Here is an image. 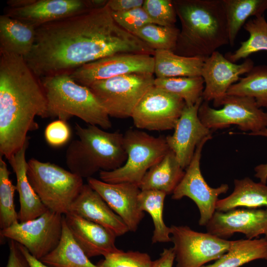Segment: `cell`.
Returning <instances> with one entry per match:
<instances>
[{
    "mask_svg": "<svg viewBox=\"0 0 267 267\" xmlns=\"http://www.w3.org/2000/svg\"><path fill=\"white\" fill-rule=\"evenodd\" d=\"M154 52L121 27L106 5L37 27L33 49L24 59L40 79L70 75L85 64L116 53Z\"/></svg>",
    "mask_w": 267,
    "mask_h": 267,
    "instance_id": "1",
    "label": "cell"
},
{
    "mask_svg": "<svg viewBox=\"0 0 267 267\" xmlns=\"http://www.w3.org/2000/svg\"><path fill=\"white\" fill-rule=\"evenodd\" d=\"M48 118L41 80L24 58L0 54V155L8 160L25 144L30 131L38 129L35 117Z\"/></svg>",
    "mask_w": 267,
    "mask_h": 267,
    "instance_id": "2",
    "label": "cell"
},
{
    "mask_svg": "<svg viewBox=\"0 0 267 267\" xmlns=\"http://www.w3.org/2000/svg\"><path fill=\"white\" fill-rule=\"evenodd\" d=\"M172 1L181 27L175 53L207 58L219 47L229 44L222 0Z\"/></svg>",
    "mask_w": 267,
    "mask_h": 267,
    "instance_id": "3",
    "label": "cell"
},
{
    "mask_svg": "<svg viewBox=\"0 0 267 267\" xmlns=\"http://www.w3.org/2000/svg\"><path fill=\"white\" fill-rule=\"evenodd\" d=\"M75 130L79 138L70 143L65 155L66 164L72 173L88 178L99 171H113L125 164L127 155L124 134L78 124Z\"/></svg>",
    "mask_w": 267,
    "mask_h": 267,
    "instance_id": "4",
    "label": "cell"
},
{
    "mask_svg": "<svg viewBox=\"0 0 267 267\" xmlns=\"http://www.w3.org/2000/svg\"><path fill=\"white\" fill-rule=\"evenodd\" d=\"M47 101L48 115L64 121L77 117L89 125L107 130L112 127L110 116L87 87L69 74L40 78Z\"/></svg>",
    "mask_w": 267,
    "mask_h": 267,
    "instance_id": "5",
    "label": "cell"
},
{
    "mask_svg": "<svg viewBox=\"0 0 267 267\" xmlns=\"http://www.w3.org/2000/svg\"><path fill=\"white\" fill-rule=\"evenodd\" d=\"M27 175L44 205L63 215L70 212L84 184L80 176L56 164L35 158L27 161Z\"/></svg>",
    "mask_w": 267,
    "mask_h": 267,
    "instance_id": "6",
    "label": "cell"
},
{
    "mask_svg": "<svg viewBox=\"0 0 267 267\" xmlns=\"http://www.w3.org/2000/svg\"><path fill=\"white\" fill-rule=\"evenodd\" d=\"M127 158L121 167L99 172L100 180L108 183L130 182L138 185L149 169L170 150L165 136L155 137L143 131L129 129L124 134Z\"/></svg>",
    "mask_w": 267,
    "mask_h": 267,
    "instance_id": "7",
    "label": "cell"
},
{
    "mask_svg": "<svg viewBox=\"0 0 267 267\" xmlns=\"http://www.w3.org/2000/svg\"><path fill=\"white\" fill-rule=\"evenodd\" d=\"M153 74L135 73L95 81L87 87L110 117H131L136 106L154 86Z\"/></svg>",
    "mask_w": 267,
    "mask_h": 267,
    "instance_id": "8",
    "label": "cell"
},
{
    "mask_svg": "<svg viewBox=\"0 0 267 267\" xmlns=\"http://www.w3.org/2000/svg\"><path fill=\"white\" fill-rule=\"evenodd\" d=\"M216 109L208 102L203 101L198 110L202 123L209 130L222 129L235 125L243 131H250L253 135L267 128V113L257 105L252 97L226 95Z\"/></svg>",
    "mask_w": 267,
    "mask_h": 267,
    "instance_id": "9",
    "label": "cell"
},
{
    "mask_svg": "<svg viewBox=\"0 0 267 267\" xmlns=\"http://www.w3.org/2000/svg\"><path fill=\"white\" fill-rule=\"evenodd\" d=\"M63 217V215L47 209L35 219L19 222L0 229V236L24 246L40 260L58 245L62 234Z\"/></svg>",
    "mask_w": 267,
    "mask_h": 267,
    "instance_id": "10",
    "label": "cell"
},
{
    "mask_svg": "<svg viewBox=\"0 0 267 267\" xmlns=\"http://www.w3.org/2000/svg\"><path fill=\"white\" fill-rule=\"evenodd\" d=\"M170 227L176 267H201L220 258L232 243V241L197 232L187 226L172 225Z\"/></svg>",
    "mask_w": 267,
    "mask_h": 267,
    "instance_id": "11",
    "label": "cell"
},
{
    "mask_svg": "<svg viewBox=\"0 0 267 267\" xmlns=\"http://www.w3.org/2000/svg\"><path fill=\"white\" fill-rule=\"evenodd\" d=\"M211 138L212 136H208L198 144L184 176L172 196L174 200L187 197L195 202L200 212L199 224L201 226L207 224L216 211L219 195L225 193L229 188L226 184H222L217 188L211 187L202 175L200 162L202 148Z\"/></svg>",
    "mask_w": 267,
    "mask_h": 267,
    "instance_id": "12",
    "label": "cell"
},
{
    "mask_svg": "<svg viewBox=\"0 0 267 267\" xmlns=\"http://www.w3.org/2000/svg\"><path fill=\"white\" fill-rule=\"evenodd\" d=\"M185 105L182 99L154 86L138 103L131 118L134 126L139 129L172 130Z\"/></svg>",
    "mask_w": 267,
    "mask_h": 267,
    "instance_id": "13",
    "label": "cell"
},
{
    "mask_svg": "<svg viewBox=\"0 0 267 267\" xmlns=\"http://www.w3.org/2000/svg\"><path fill=\"white\" fill-rule=\"evenodd\" d=\"M153 56L136 53H119L85 64L70 76L87 86L99 80L135 73L154 74Z\"/></svg>",
    "mask_w": 267,
    "mask_h": 267,
    "instance_id": "14",
    "label": "cell"
},
{
    "mask_svg": "<svg viewBox=\"0 0 267 267\" xmlns=\"http://www.w3.org/2000/svg\"><path fill=\"white\" fill-rule=\"evenodd\" d=\"M254 66L250 58L236 64L219 51L214 52L206 58L202 69L201 76L204 82L203 101H212L215 107L220 106L229 88L239 80L241 75L246 74Z\"/></svg>",
    "mask_w": 267,
    "mask_h": 267,
    "instance_id": "15",
    "label": "cell"
},
{
    "mask_svg": "<svg viewBox=\"0 0 267 267\" xmlns=\"http://www.w3.org/2000/svg\"><path fill=\"white\" fill-rule=\"evenodd\" d=\"M206 227L207 232L222 239L235 233H243L249 239L261 235L267 237V208L216 211Z\"/></svg>",
    "mask_w": 267,
    "mask_h": 267,
    "instance_id": "16",
    "label": "cell"
},
{
    "mask_svg": "<svg viewBox=\"0 0 267 267\" xmlns=\"http://www.w3.org/2000/svg\"><path fill=\"white\" fill-rule=\"evenodd\" d=\"M202 97L193 105H185L174 128V134L166 137L169 148L175 154L183 169L189 165L198 144L204 138L212 136L198 117Z\"/></svg>",
    "mask_w": 267,
    "mask_h": 267,
    "instance_id": "17",
    "label": "cell"
},
{
    "mask_svg": "<svg viewBox=\"0 0 267 267\" xmlns=\"http://www.w3.org/2000/svg\"><path fill=\"white\" fill-rule=\"evenodd\" d=\"M88 184L96 191L112 210L123 220L129 231H135L144 216L138 205L141 191L137 184L110 183L91 177Z\"/></svg>",
    "mask_w": 267,
    "mask_h": 267,
    "instance_id": "18",
    "label": "cell"
},
{
    "mask_svg": "<svg viewBox=\"0 0 267 267\" xmlns=\"http://www.w3.org/2000/svg\"><path fill=\"white\" fill-rule=\"evenodd\" d=\"M94 8L92 0H34L23 7H8L4 14L37 28Z\"/></svg>",
    "mask_w": 267,
    "mask_h": 267,
    "instance_id": "19",
    "label": "cell"
},
{
    "mask_svg": "<svg viewBox=\"0 0 267 267\" xmlns=\"http://www.w3.org/2000/svg\"><path fill=\"white\" fill-rule=\"evenodd\" d=\"M64 217L73 238L89 258L120 251L110 230L71 212Z\"/></svg>",
    "mask_w": 267,
    "mask_h": 267,
    "instance_id": "20",
    "label": "cell"
},
{
    "mask_svg": "<svg viewBox=\"0 0 267 267\" xmlns=\"http://www.w3.org/2000/svg\"><path fill=\"white\" fill-rule=\"evenodd\" d=\"M70 212L104 227L116 237L123 235L129 231L120 217L88 184H84L73 202Z\"/></svg>",
    "mask_w": 267,
    "mask_h": 267,
    "instance_id": "21",
    "label": "cell"
},
{
    "mask_svg": "<svg viewBox=\"0 0 267 267\" xmlns=\"http://www.w3.org/2000/svg\"><path fill=\"white\" fill-rule=\"evenodd\" d=\"M28 145L29 140L8 160L16 178V190L20 202L18 213L19 222L35 219L48 209L34 190L27 177L26 152Z\"/></svg>",
    "mask_w": 267,
    "mask_h": 267,
    "instance_id": "22",
    "label": "cell"
},
{
    "mask_svg": "<svg viewBox=\"0 0 267 267\" xmlns=\"http://www.w3.org/2000/svg\"><path fill=\"white\" fill-rule=\"evenodd\" d=\"M36 28L5 14L0 16V54H14L26 58L31 52Z\"/></svg>",
    "mask_w": 267,
    "mask_h": 267,
    "instance_id": "23",
    "label": "cell"
},
{
    "mask_svg": "<svg viewBox=\"0 0 267 267\" xmlns=\"http://www.w3.org/2000/svg\"><path fill=\"white\" fill-rule=\"evenodd\" d=\"M171 149L159 162L151 167L138 184L141 190H154L167 195L173 193L185 172Z\"/></svg>",
    "mask_w": 267,
    "mask_h": 267,
    "instance_id": "24",
    "label": "cell"
},
{
    "mask_svg": "<svg viewBox=\"0 0 267 267\" xmlns=\"http://www.w3.org/2000/svg\"><path fill=\"white\" fill-rule=\"evenodd\" d=\"M233 191L228 196L219 199L216 211L226 212L238 207L267 208V185L255 182L249 178L235 179Z\"/></svg>",
    "mask_w": 267,
    "mask_h": 267,
    "instance_id": "25",
    "label": "cell"
},
{
    "mask_svg": "<svg viewBox=\"0 0 267 267\" xmlns=\"http://www.w3.org/2000/svg\"><path fill=\"white\" fill-rule=\"evenodd\" d=\"M153 57L156 78L201 76L206 58L183 56L167 50H156Z\"/></svg>",
    "mask_w": 267,
    "mask_h": 267,
    "instance_id": "26",
    "label": "cell"
},
{
    "mask_svg": "<svg viewBox=\"0 0 267 267\" xmlns=\"http://www.w3.org/2000/svg\"><path fill=\"white\" fill-rule=\"evenodd\" d=\"M52 267H99L92 263L73 238L64 215L63 230L57 247L40 260Z\"/></svg>",
    "mask_w": 267,
    "mask_h": 267,
    "instance_id": "27",
    "label": "cell"
},
{
    "mask_svg": "<svg viewBox=\"0 0 267 267\" xmlns=\"http://www.w3.org/2000/svg\"><path fill=\"white\" fill-rule=\"evenodd\" d=\"M267 260V237L232 241L228 251L213 264L201 267H239L251 261Z\"/></svg>",
    "mask_w": 267,
    "mask_h": 267,
    "instance_id": "28",
    "label": "cell"
},
{
    "mask_svg": "<svg viewBox=\"0 0 267 267\" xmlns=\"http://www.w3.org/2000/svg\"><path fill=\"white\" fill-rule=\"evenodd\" d=\"M222 2L231 46L245 23L252 17L264 15L267 10V0H222Z\"/></svg>",
    "mask_w": 267,
    "mask_h": 267,
    "instance_id": "29",
    "label": "cell"
},
{
    "mask_svg": "<svg viewBox=\"0 0 267 267\" xmlns=\"http://www.w3.org/2000/svg\"><path fill=\"white\" fill-rule=\"evenodd\" d=\"M166 194L154 190H141L138 196V205L143 212L151 216L154 226L152 243L171 241L170 227L165 223L163 218L164 203Z\"/></svg>",
    "mask_w": 267,
    "mask_h": 267,
    "instance_id": "30",
    "label": "cell"
},
{
    "mask_svg": "<svg viewBox=\"0 0 267 267\" xmlns=\"http://www.w3.org/2000/svg\"><path fill=\"white\" fill-rule=\"evenodd\" d=\"M227 95L252 97L259 108H267V65L254 66L229 88Z\"/></svg>",
    "mask_w": 267,
    "mask_h": 267,
    "instance_id": "31",
    "label": "cell"
},
{
    "mask_svg": "<svg viewBox=\"0 0 267 267\" xmlns=\"http://www.w3.org/2000/svg\"><path fill=\"white\" fill-rule=\"evenodd\" d=\"M243 27L249 33V38L241 42L240 46L235 51L224 55L233 63L241 59H245L255 52L267 51V21L264 15L250 18Z\"/></svg>",
    "mask_w": 267,
    "mask_h": 267,
    "instance_id": "32",
    "label": "cell"
},
{
    "mask_svg": "<svg viewBox=\"0 0 267 267\" xmlns=\"http://www.w3.org/2000/svg\"><path fill=\"white\" fill-rule=\"evenodd\" d=\"M154 86L182 99L185 105L191 106L202 97L204 82L201 76L156 78Z\"/></svg>",
    "mask_w": 267,
    "mask_h": 267,
    "instance_id": "33",
    "label": "cell"
},
{
    "mask_svg": "<svg viewBox=\"0 0 267 267\" xmlns=\"http://www.w3.org/2000/svg\"><path fill=\"white\" fill-rule=\"evenodd\" d=\"M10 173L7 164L0 157V227L7 228L19 222L15 210L14 194L16 190L10 178Z\"/></svg>",
    "mask_w": 267,
    "mask_h": 267,
    "instance_id": "34",
    "label": "cell"
},
{
    "mask_svg": "<svg viewBox=\"0 0 267 267\" xmlns=\"http://www.w3.org/2000/svg\"><path fill=\"white\" fill-rule=\"evenodd\" d=\"M180 30L174 26H165L155 24H147L134 35L156 50L174 51Z\"/></svg>",
    "mask_w": 267,
    "mask_h": 267,
    "instance_id": "35",
    "label": "cell"
},
{
    "mask_svg": "<svg viewBox=\"0 0 267 267\" xmlns=\"http://www.w3.org/2000/svg\"><path fill=\"white\" fill-rule=\"evenodd\" d=\"M153 261L146 253L122 250L108 254L100 261L99 267H151Z\"/></svg>",
    "mask_w": 267,
    "mask_h": 267,
    "instance_id": "36",
    "label": "cell"
},
{
    "mask_svg": "<svg viewBox=\"0 0 267 267\" xmlns=\"http://www.w3.org/2000/svg\"><path fill=\"white\" fill-rule=\"evenodd\" d=\"M142 7L154 24L174 26L177 13L171 0H145Z\"/></svg>",
    "mask_w": 267,
    "mask_h": 267,
    "instance_id": "37",
    "label": "cell"
},
{
    "mask_svg": "<svg viewBox=\"0 0 267 267\" xmlns=\"http://www.w3.org/2000/svg\"><path fill=\"white\" fill-rule=\"evenodd\" d=\"M113 18L123 29L134 34L148 24H154L142 7L124 12L111 11Z\"/></svg>",
    "mask_w": 267,
    "mask_h": 267,
    "instance_id": "38",
    "label": "cell"
},
{
    "mask_svg": "<svg viewBox=\"0 0 267 267\" xmlns=\"http://www.w3.org/2000/svg\"><path fill=\"white\" fill-rule=\"evenodd\" d=\"M71 134V130L66 122L59 119L49 124L44 131L46 142L54 147L66 144L70 139Z\"/></svg>",
    "mask_w": 267,
    "mask_h": 267,
    "instance_id": "39",
    "label": "cell"
},
{
    "mask_svg": "<svg viewBox=\"0 0 267 267\" xmlns=\"http://www.w3.org/2000/svg\"><path fill=\"white\" fill-rule=\"evenodd\" d=\"M6 267H30L16 241L9 242V256Z\"/></svg>",
    "mask_w": 267,
    "mask_h": 267,
    "instance_id": "40",
    "label": "cell"
},
{
    "mask_svg": "<svg viewBox=\"0 0 267 267\" xmlns=\"http://www.w3.org/2000/svg\"><path fill=\"white\" fill-rule=\"evenodd\" d=\"M143 0H109L107 6L113 12H124L142 7Z\"/></svg>",
    "mask_w": 267,
    "mask_h": 267,
    "instance_id": "41",
    "label": "cell"
},
{
    "mask_svg": "<svg viewBox=\"0 0 267 267\" xmlns=\"http://www.w3.org/2000/svg\"><path fill=\"white\" fill-rule=\"evenodd\" d=\"M175 254L173 248H164L158 259L153 261L151 267H173Z\"/></svg>",
    "mask_w": 267,
    "mask_h": 267,
    "instance_id": "42",
    "label": "cell"
},
{
    "mask_svg": "<svg viewBox=\"0 0 267 267\" xmlns=\"http://www.w3.org/2000/svg\"><path fill=\"white\" fill-rule=\"evenodd\" d=\"M267 137V128L253 134ZM255 176L259 178L260 182L266 184L267 181V163L257 166L254 169Z\"/></svg>",
    "mask_w": 267,
    "mask_h": 267,
    "instance_id": "43",
    "label": "cell"
},
{
    "mask_svg": "<svg viewBox=\"0 0 267 267\" xmlns=\"http://www.w3.org/2000/svg\"><path fill=\"white\" fill-rule=\"evenodd\" d=\"M18 244L20 249L27 260L30 267H52L45 265L32 255L25 247L19 243Z\"/></svg>",
    "mask_w": 267,
    "mask_h": 267,
    "instance_id": "44",
    "label": "cell"
},
{
    "mask_svg": "<svg viewBox=\"0 0 267 267\" xmlns=\"http://www.w3.org/2000/svg\"><path fill=\"white\" fill-rule=\"evenodd\" d=\"M34 0H9L7 4L9 8H21L31 4Z\"/></svg>",
    "mask_w": 267,
    "mask_h": 267,
    "instance_id": "45",
    "label": "cell"
}]
</instances>
